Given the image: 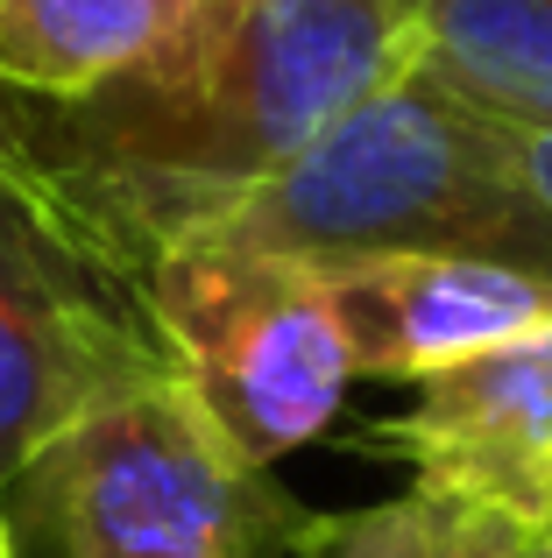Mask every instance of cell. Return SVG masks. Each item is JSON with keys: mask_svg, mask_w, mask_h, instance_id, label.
I'll return each instance as SVG.
<instances>
[{"mask_svg": "<svg viewBox=\"0 0 552 558\" xmlns=\"http://www.w3.org/2000/svg\"><path fill=\"white\" fill-rule=\"evenodd\" d=\"M404 64V0H235L164 71L85 99H22V113L0 107V149L135 283Z\"/></svg>", "mask_w": 552, "mask_h": 558, "instance_id": "6da1fadb", "label": "cell"}, {"mask_svg": "<svg viewBox=\"0 0 552 558\" xmlns=\"http://www.w3.org/2000/svg\"><path fill=\"white\" fill-rule=\"evenodd\" d=\"M192 241L284 262L496 255L552 269V233L511 178L503 121H489L418 64L355 99Z\"/></svg>", "mask_w": 552, "mask_h": 558, "instance_id": "7a4b0ae2", "label": "cell"}, {"mask_svg": "<svg viewBox=\"0 0 552 558\" xmlns=\"http://www.w3.org/2000/svg\"><path fill=\"white\" fill-rule=\"evenodd\" d=\"M0 495L57 558H276L312 531L178 381L93 410Z\"/></svg>", "mask_w": 552, "mask_h": 558, "instance_id": "3957f363", "label": "cell"}, {"mask_svg": "<svg viewBox=\"0 0 552 558\" xmlns=\"http://www.w3.org/2000/svg\"><path fill=\"white\" fill-rule=\"evenodd\" d=\"M135 298L178 389L255 466L304 452L355 389V340L312 262L178 241L135 276Z\"/></svg>", "mask_w": 552, "mask_h": 558, "instance_id": "277c9868", "label": "cell"}, {"mask_svg": "<svg viewBox=\"0 0 552 558\" xmlns=\"http://www.w3.org/2000/svg\"><path fill=\"white\" fill-rule=\"evenodd\" d=\"M156 381L178 375L135 283L113 276L0 149V488L50 438Z\"/></svg>", "mask_w": 552, "mask_h": 558, "instance_id": "5b68a950", "label": "cell"}, {"mask_svg": "<svg viewBox=\"0 0 552 558\" xmlns=\"http://www.w3.org/2000/svg\"><path fill=\"white\" fill-rule=\"evenodd\" d=\"M355 340V375L425 381L503 340L552 326V269L496 255H355L312 262Z\"/></svg>", "mask_w": 552, "mask_h": 558, "instance_id": "8992f818", "label": "cell"}, {"mask_svg": "<svg viewBox=\"0 0 552 558\" xmlns=\"http://www.w3.org/2000/svg\"><path fill=\"white\" fill-rule=\"evenodd\" d=\"M418 488L511 509L539 523L552 474V326L411 381V403L375 424Z\"/></svg>", "mask_w": 552, "mask_h": 558, "instance_id": "52a82bcc", "label": "cell"}, {"mask_svg": "<svg viewBox=\"0 0 552 558\" xmlns=\"http://www.w3.org/2000/svg\"><path fill=\"white\" fill-rule=\"evenodd\" d=\"M235 0H0V93L85 99L164 71Z\"/></svg>", "mask_w": 552, "mask_h": 558, "instance_id": "ba28073f", "label": "cell"}, {"mask_svg": "<svg viewBox=\"0 0 552 558\" xmlns=\"http://www.w3.org/2000/svg\"><path fill=\"white\" fill-rule=\"evenodd\" d=\"M411 64L503 128H552V0H404Z\"/></svg>", "mask_w": 552, "mask_h": 558, "instance_id": "9c48e42d", "label": "cell"}, {"mask_svg": "<svg viewBox=\"0 0 552 558\" xmlns=\"http://www.w3.org/2000/svg\"><path fill=\"white\" fill-rule=\"evenodd\" d=\"M298 558H552V545L531 517L411 481L389 502L312 517Z\"/></svg>", "mask_w": 552, "mask_h": 558, "instance_id": "30bf717a", "label": "cell"}, {"mask_svg": "<svg viewBox=\"0 0 552 558\" xmlns=\"http://www.w3.org/2000/svg\"><path fill=\"white\" fill-rule=\"evenodd\" d=\"M503 149H511V178L525 191V205L552 233V128H503Z\"/></svg>", "mask_w": 552, "mask_h": 558, "instance_id": "8fae6325", "label": "cell"}, {"mask_svg": "<svg viewBox=\"0 0 552 558\" xmlns=\"http://www.w3.org/2000/svg\"><path fill=\"white\" fill-rule=\"evenodd\" d=\"M0 558H14V531H8V495H0Z\"/></svg>", "mask_w": 552, "mask_h": 558, "instance_id": "7c38bea8", "label": "cell"}, {"mask_svg": "<svg viewBox=\"0 0 552 558\" xmlns=\"http://www.w3.org/2000/svg\"><path fill=\"white\" fill-rule=\"evenodd\" d=\"M539 531H545V545H552V474H545V502H539Z\"/></svg>", "mask_w": 552, "mask_h": 558, "instance_id": "4fadbf2b", "label": "cell"}]
</instances>
